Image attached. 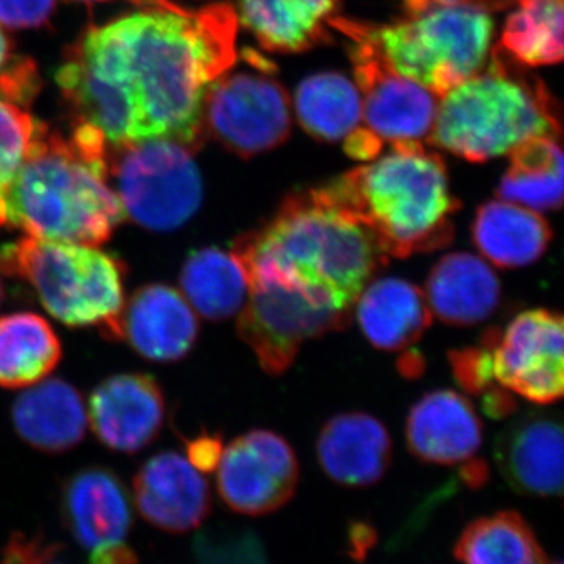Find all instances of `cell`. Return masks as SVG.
Segmentation results:
<instances>
[{"instance_id": "277c9868", "label": "cell", "mask_w": 564, "mask_h": 564, "mask_svg": "<svg viewBox=\"0 0 564 564\" xmlns=\"http://www.w3.org/2000/svg\"><path fill=\"white\" fill-rule=\"evenodd\" d=\"M383 158L350 170L321 191L369 229L386 256L406 259L454 242L462 207L443 158L422 141L389 144Z\"/></svg>"}, {"instance_id": "f546056e", "label": "cell", "mask_w": 564, "mask_h": 564, "mask_svg": "<svg viewBox=\"0 0 564 564\" xmlns=\"http://www.w3.org/2000/svg\"><path fill=\"white\" fill-rule=\"evenodd\" d=\"M463 564H551L536 534L516 511L475 519L455 545Z\"/></svg>"}, {"instance_id": "7c38bea8", "label": "cell", "mask_w": 564, "mask_h": 564, "mask_svg": "<svg viewBox=\"0 0 564 564\" xmlns=\"http://www.w3.org/2000/svg\"><path fill=\"white\" fill-rule=\"evenodd\" d=\"M237 332L269 375L284 373L304 343L350 325L351 314L274 285H252Z\"/></svg>"}, {"instance_id": "9c48e42d", "label": "cell", "mask_w": 564, "mask_h": 564, "mask_svg": "<svg viewBox=\"0 0 564 564\" xmlns=\"http://www.w3.org/2000/svg\"><path fill=\"white\" fill-rule=\"evenodd\" d=\"M329 25L351 43L348 51L361 93L364 128L383 144L429 137L440 96L397 73L362 31L361 22L334 17Z\"/></svg>"}, {"instance_id": "30bf717a", "label": "cell", "mask_w": 564, "mask_h": 564, "mask_svg": "<svg viewBox=\"0 0 564 564\" xmlns=\"http://www.w3.org/2000/svg\"><path fill=\"white\" fill-rule=\"evenodd\" d=\"M267 66L226 70L212 84L204 102V132L242 158L272 151L291 133V98Z\"/></svg>"}, {"instance_id": "f35d334b", "label": "cell", "mask_w": 564, "mask_h": 564, "mask_svg": "<svg viewBox=\"0 0 564 564\" xmlns=\"http://www.w3.org/2000/svg\"><path fill=\"white\" fill-rule=\"evenodd\" d=\"M511 0H404L408 11H417L429 6H478L485 9H503Z\"/></svg>"}, {"instance_id": "836d02e7", "label": "cell", "mask_w": 564, "mask_h": 564, "mask_svg": "<svg viewBox=\"0 0 564 564\" xmlns=\"http://www.w3.org/2000/svg\"><path fill=\"white\" fill-rule=\"evenodd\" d=\"M63 545L43 536L13 533L0 551V564H68L61 560Z\"/></svg>"}, {"instance_id": "8fae6325", "label": "cell", "mask_w": 564, "mask_h": 564, "mask_svg": "<svg viewBox=\"0 0 564 564\" xmlns=\"http://www.w3.org/2000/svg\"><path fill=\"white\" fill-rule=\"evenodd\" d=\"M489 352L494 381L529 402H558L564 389L563 317L554 311H525L503 329L481 337Z\"/></svg>"}, {"instance_id": "7bdbcfd3", "label": "cell", "mask_w": 564, "mask_h": 564, "mask_svg": "<svg viewBox=\"0 0 564 564\" xmlns=\"http://www.w3.org/2000/svg\"><path fill=\"white\" fill-rule=\"evenodd\" d=\"M554 564H562V563H560V562H556V563H554Z\"/></svg>"}, {"instance_id": "7402d4cb", "label": "cell", "mask_w": 564, "mask_h": 564, "mask_svg": "<svg viewBox=\"0 0 564 564\" xmlns=\"http://www.w3.org/2000/svg\"><path fill=\"white\" fill-rule=\"evenodd\" d=\"M352 313L366 339L381 351L408 350L433 322L425 292L400 278L370 281Z\"/></svg>"}, {"instance_id": "2e32d148", "label": "cell", "mask_w": 564, "mask_h": 564, "mask_svg": "<svg viewBox=\"0 0 564 564\" xmlns=\"http://www.w3.org/2000/svg\"><path fill=\"white\" fill-rule=\"evenodd\" d=\"M87 414L102 444L121 454H135L161 433L165 397L151 375H115L93 391Z\"/></svg>"}, {"instance_id": "e575fe53", "label": "cell", "mask_w": 564, "mask_h": 564, "mask_svg": "<svg viewBox=\"0 0 564 564\" xmlns=\"http://www.w3.org/2000/svg\"><path fill=\"white\" fill-rule=\"evenodd\" d=\"M54 7L55 0H0V24L10 29L39 28Z\"/></svg>"}, {"instance_id": "5b68a950", "label": "cell", "mask_w": 564, "mask_h": 564, "mask_svg": "<svg viewBox=\"0 0 564 564\" xmlns=\"http://www.w3.org/2000/svg\"><path fill=\"white\" fill-rule=\"evenodd\" d=\"M440 99L429 141L469 162L510 154L533 137H560L551 93L500 47H494L486 68Z\"/></svg>"}, {"instance_id": "d590c367", "label": "cell", "mask_w": 564, "mask_h": 564, "mask_svg": "<svg viewBox=\"0 0 564 564\" xmlns=\"http://www.w3.org/2000/svg\"><path fill=\"white\" fill-rule=\"evenodd\" d=\"M188 462L199 470V473H212L220 462L221 443L218 437L203 436L192 441L187 447Z\"/></svg>"}, {"instance_id": "ac0fdd59", "label": "cell", "mask_w": 564, "mask_h": 564, "mask_svg": "<svg viewBox=\"0 0 564 564\" xmlns=\"http://www.w3.org/2000/svg\"><path fill=\"white\" fill-rule=\"evenodd\" d=\"M404 433L411 454L437 466L470 462L484 444V423L473 403L448 389L425 393L411 408Z\"/></svg>"}, {"instance_id": "1f68e13d", "label": "cell", "mask_w": 564, "mask_h": 564, "mask_svg": "<svg viewBox=\"0 0 564 564\" xmlns=\"http://www.w3.org/2000/svg\"><path fill=\"white\" fill-rule=\"evenodd\" d=\"M43 128L20 104L0 98V195L17 177Z\"/></svg>"}, {"instance_id": "83f0119b", "label": "cell", "mask_w": 564, "mask_h": 564, "mask_svg": "<svg viewBox=\"0 0 564 564\" xmlns=\"http://www.w3.org/2000/svg\"><path fill=\"white\" fill-rule=\"evenodd\" d=\"M497 196L536 212L558 210L563 204V152L558 135L524 141L510 152Z\"/></svg>"}, {"instance_id": "8d00e7d4", "label": "cell", "mask_w": 564, "mask_h": 564, "mask_svg": "<svg viewBox=\"0 0 564 564\" xmlns=\"http://www.w3.org/2000/svg\"><path fill=\"white\" fill-rule=\"evenodd\" d=\"M203 560L204 564H265L261 552L254 551V544L251 543L250 538L239 541L226 551H223V547L217 549L215 554L212 552L209 558L204 556Z\"/></svg>"}, {"instance_id": "9a60e30c", "label": "cell", "mask_w": 564, "mask_h": 564, "mask_svg": "<svg viewBox=\"0 0 564 564\" xmlns=\"http://www.w3.org/2000/svg\"><path fill=\"white\" fill-rule=\"evenodd\" d=\"M497 467L513 491L530 497L563 492V423L558 415L533 410L516 417L497 436Z\"/></svg>"}, {"instance_id": "6da1fadb", "label": "cell", "mask_w": 564, "mask_h": 564, "mask_svg": "<svg viewBox=\"0 0 564 564\" xmlns=\"http://www.w3.org/2000/svg\"><path fill=\"white\" fill-rule=\"evenodd\" d=\"M236 9H143L91 28L66 55L57 84L79 124L107 148L174 140L198 150L212 84L237 62Z\"/></svg>"}, {"instance_id": "484cf974", "label": "cell", "mask_w": 564, "mask_h": 564, "mask_svg": "<svg viewBox=\"0 0 564 564\" xmlns=\"http://www.w3.org/2000/svg\"><path fill=\"white\" fill-rule=\"evenodd\" d=\"M182 295L195 313L212 322L239 314L247 303V274L232 251L199 248L185 259L181 270Z\"/></svg>"}, {"instance_id": "ffe728a7", "label": "cell", "mask_w": 564, "mask_h": 564, "mask_svg": "<svg viewBox=\"0 0 564 564\" xmlns=\"http://www.w3.org/2000/svg\"><path fill=\"white\" fill-rule=\"evenodd\" d=\"M62 516L85 549L122 543L132 527L128 489L106 467H85L63 485Z\"/></svg>"}, {"instance_id": "ab89813d", "label": "cell", "mask_w": 564, "mask_h": 564, "mask_svg": "<svg viewBox=\"0 0 564 564\" xmlns=\"http://www.w3.org/2000/svg\"><path fill=\"white\" fill-rule=\"evenodd\" d=\"M87 2H102V0H87ZM137 6L143 7V9H165V10H180L182 7L172 0H132Z\"/></svg>"}, {"instance_id": "4fadbf2b", "label": "cell", "mask_w": 564, "mask_h": 564, "mask_svg": "<svg viewBox=\"0 0 564 564\" xmlns=\"http://www.w3.org/2000/svg\"><path fill=\"white\" fill-rule=\"evenodd\" d=\"M223 502L247 516H265L292 499L300 480V464L281 434L252 430L223 448L217 467Z\"/></svg>"}, {"instance_id": "7a4b0ae2", "label": "cell", "mask_w": 564, "mask_h": 564, "mask_svg": "<svg viewBox=\"0 0 564 564\" xmlns=\"http://www.w3.org/2000/svg\"><path fill=\"white\" fill-rule=\"evenodd\" d=\"M232 254L248 288L288 289L348 314L389 258L321 188L291 193L261 228L234 240Z\"/></svg>"}, {"instance_id": "8992f818", "label": "cell", "mask_w": 564, "mask_h": 564, "mask_svg": "<svg viewBox=\"0 0 564 564\" xmlns=\"http://www.w3.org/2000/svg\"><path fill=\"white\" fill-rule=\"evenodd\" d=\"M0 272L31 285L69 328H106L124 304V265L99 245L25 236L0 250Z\"/></svg>"}, {"instance_id": "60d3db41", "label": "cell", "mask_w": 564, "mask_h": 564, "mask_svg": "<svg viewBox=\"0 0 564 564\" xmlns=\"http://www.w3.org/2000/svg\"><path fill=\"white\" fill-rule=\"evenodd\" d=\"M10 61V43L2 28H0V80L3 79V73H6L7 65H9Z\"/></svg>"}, {"instance_id": "5bb4252c", "label": "cell", "mask_w": 564, "mask_h": 564, "mask_svg": "<svg viewBox=\"0 0 564 564\" xmlns=\"http://www.w3.org/2000/svg\"><path fill=\"white\" fill-rule=\"evenodd\" d=\"M195 311L177 289L148 284L132 293L120 314L104 333L124 340L143 358L154 362H174L187 356L198 339Z\"/></svg>"}, {"instance_id": "e0dca14e", "label": "cell", "mask_w": 564, "mask_h": 564, "mask_svg": "<svg viewBox=\"0 0 564 564\" xmlns=\"http://www.w3.org/2000/svg\"><path fill=\"white\" fill-rule=\"evenodd\" d=\"M133 497L141 518L170 533L191 532L210 513L209 484L176 452L154 455L140 467Z\"/></svg>"}, {"instance_id": "f1b7e54d", "label": "cell", "mask_w": 564, "mask_h": 564, "mask_svg": "<svg viewBox=\"0 0 564 564\" xmlns=\"http://www.w3.org/2000/svg\"><path fill=\"white\" fill-rule=\"evenodd\" d=\"M293 107L304 131L317 140H345L362 126L361 93L344 74L307 77L296 88Z\"/></svg>"}, {"instance_id": "3957f363", "label": "cell", "mask_w": 564, "mask_h": 564, "mask_svg": "<svg viewBox=\"0 0 564 564\" xmlns=\"http://www.w3.org/2000/svg\"><path fill=\"white\" fill-rule=\"evenodd\" d=\"M126 215L111 188L107 144L91 126L70 139L43 131L0 195V226L40 239L101 245Z\"/></svg>"}, {"instance_id": "b9f144b4", "label": "cell", "mask_w": 564, "mask_h": 564, "mask_svg": "<svg viewBox=\"0 0 564 564\" xmlns=\"http://www.w3.org/2000/svg\"><path fill=\"white\" fill-rule=\"evenodd\" d=\"M2 300H3V288H2V282H0V303H2Z\"/></svg>"}, {"instance_id": "4316f807", "label": "cell", "mask_w": 564, "mask_h": 564, "mask_svg": "<svg viewBox=\"0 0 564 564\" xmlns=\"http://www.w3.org/2000/svg\"><path fill=\"white\" fill-rule=\"evenodd\" d=\"M62 344L46 318L33 313L0 317V388L20 389L54 372Z\"/></svg>"}, {"instance_id": "74e56055", "label": "cell", "mask_w": 564, "mask_h": 564, "mask_svg": "<svg viewBox=\"0 0 564 564\" xmlns=\"http://www.w3.org/2000/svg\"><path fill=\"white\" fill-rule=\"evenodd\" d=\"M88 564H139V556L126 544H107L93 549Z\"/></svg>"}, {"instance_id": "cb8c5ba5", "label": "cell", "mask_w": 564, "mask_h": 564, "mask_svg": "<svg viewBox=\"0 0 564 564\" xmlns=\"http://www.w3.org/2000/svg\"><path fill=\"white\" fill-rule=\"evenodd\" d=\"M343 0H239L237 20L263 50L295 54L332 39L329 22Z\"/></svg>"}, {"instance_id": "d6a6232c", "label": "cell", "mask_w": 564, "mask_h": 564, "mask_svg": "<svg viewBox=\"0 0 564 564\" xmlns=\"http://www.w3.org/2000/svg\"><path fill=\"white\" fill-rule=\"evenodd\" d=\"M448 358H451L455 380L458 381L464 391L473 393V395H480L484 399L494 389L500 388L494 381L489 352L485 345L451 351Z\"/></svg>"}, {"instance_id": "d6986e66", "label": "cell", "mask_w": 564, "mask_h": 564, "mask_svg": "<svg viewBox=\"0 0 564 564\" xmlns=\"http://www.w3.org/2000/svg\"><path fill=\"white\" fill-rule=\"evenodd\" d=\"M317 459L337 485L367 488L378 484L391 466V434L370 414L334 415L318 433Z\"/></svg>"}, {"instance_id": "44dd1931", "label": "cell", "mask_w": 564, "mask_h": 564, "mask_svg": "<svg viewBox=\"0 0 564 564\" xmlns=\"http://www.w3.org/2000/svg\"><path fill=\"white\" fill-rule=\"evenodd\" d=\"M425 296L432 313L445 325L470 328L496 313L502 284L484 259L470 252H451L430 272Z\"/></svg>"}, {"instance_id": "52a82bcc", "label": "cell", "mask_w": 564, "mask_h": 564, "mask_svg": "<svg viewBox=\"0 0 564 564\" xmlns=\"http://www.w3.org/2000/svg\"><path fill=\"white\" fill-rule=\"evenodd\" d=\"M361 28L397 73L440 98L484 68L494 33L491 10L478 6H429Z\"/></svg>"}, {"instance_id": "4dcf8cb0", "label": "cell", "mask_w": 564, "mask_h": 564, "mask_svg": "<svg viewBox=\"0 0 564 564\" xmlns=\"http://www.w3.org/2000/svg\"><path fill=\"white\" fill-rule=\"evenodd\" d=\"M563 0H518L497 47L527 68L558 65L563 61Z\"/></svg>"}, {"instance_id": "d4e9b609", "label": "cell", "mask_w": 564, "mask_h": 564, "mask_svg": "<svg viewBox=\"0 0 564 564\" xmlns=\"http://www.w3.org/2000/svg\"><path fill=\"white\" fill-rule=\"evenodd\" d=\"M552 239L551 225L540 212L503 199L481 204L473 223L475 247L500 269L540 261Z\"/></svg>"}, {"instance_id": "603a6c76", "label": "cell", "mask_w": 564, "mask_h": 564, "mask_svg": "<svg viewBox=\"0 0 564 564\" xmlns=\"http://www.w3.org/2000/svg\"><path fill=\"white\" fill-rule=\"evenodd\" d=\"M13 425L22 440L46 454H63L84 440L88 415L84 399L61 378H44L14 400Z\"/></svg>"}, {"instance_id": "ba28073f", "label": "cell", "mask_w": 564, "mask_h": 564, "mask_svg": "<svg viewBox=\"0 0 564 564\" xmlns=\"http://www.w3.org/2000/svg\"><path fill=\"white\" fill-rule=\"evenodd\" d=\"M187 144L150 140L107 148L111 185L126 217L151 231L181 228L203 203V177Z\"/></svg>"}]
</instances>
